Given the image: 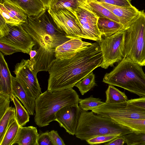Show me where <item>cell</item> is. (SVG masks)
Masks as SVG:
<instances>
[{
	"label": "cell",
	"mask_w": 145,
	"mask_h": 145,
	"mask_svg": "<svg viewBox=\"0 0 145 145\" xmlns=\"http://www.w3.org/2000/svg\"><path fill=\"white\" fill-rule=\"evenodd\" d=\"M79 96L72 88L49 91L41 93L36 99L34 121L41 127L54 121L56 113L63 107L79 103Z\"/></svg>",
	"instance_id": "cell-3"
},
{
	"label": "cell",
	"mask_w": 145,
	"mask_h": 145,
	"mask_svg": "<svg viewBox=\"0 0 145 145\" xmlns=\"http://www.w3.org/2000/svg\"><path fill=\"white\" fill-rule=\"evenodd\" d=\"M38 46L35 56L29 59L30 66L37 74L40 71H48L51 63L56 58L55 49Z\"/></svg>",
	"instance_id": "cell-14"
},
{
	"label": "cell",
	"mask_w": 145,
	"mask_h": 145,
	"mask_svg": "<svg viewBox=\"0 0 145 145\" xmlns=\"http://www.w3.org/2000/svg\"><path fill=\"white\" fill-rule=\"evenodd\" d=\"M0 3H2L14 16L21 22L22 24L26 22L28 16L22 10L7 2L0 1Z\"/></svg>",
	"instance_id": "cell-31"
},
{
	"label": "cell",
	"mask_w": 145,
	"mask_h": 145,
	"mask_svg": "<svg viewBox=\"0 0 145 145\" xmlns=\"http://www.w3.org/2000/svg\"><path fill=\"white\" fill-rule=\"evenodd\" d=\"M98 2L109 10L116 16L119 20L120 23L125 27L140 12V11L133 5L130 7H121L103 3Z\"/></svg>",
	"instance_id": "cell-17"
},
{
	"label": "cell",
	"mask_w": 145,
	"mask_h": 145,
	"mask_svg": "<svg viewBox=\"0 0 145 145\" xmlns=\"http://www.w3.org/2000/svg\"><path fill=\"white\" fill-rule=\"evenodd\" d=\"M9 28V34L0 38V42L11 46L21 51L29 54L30 51L36 45L32 37L21 24H7Z\"/></svg>",
	"instance_id": "cell-11"
},
{
	"label": "cell",
	"mask_w": 145,
	"mask_h": 145,
	"mask_svg": "<svg viewBox=\"0 0 145 145\" xmlns=\"http://www.w3.org/2000/svg\"><path fill=\"white\" fill-rule=\"evenodd\" d=\"M11 97L8 95L0 93V119L10 107Z\"/></svg>",
	"instance_id": "cell-35"
},
{
	"label": "cell",
	"mask_w": 145,
	"mask_h": 145,
	"mask_svg": "<svg viewBox=\"0 0 145 145\" xmlns=\"http://www.w3.org/2000/svg\"><path fill=\"white\" fill-rule=\"evenodd\" d=\"M128 101L130 103L145 110V97L131 99L129 100Z\"/></svg>",
	"instance_id": "cell-41"
},
{
	"label": "cell",
	"mask_w": 145,
	"mask_h": 145,
	"mask_svg": "<svg viewBox=\"0 0 145 145\" xmlns=\"http://www.w3.org/2000/svg\"><path fill=\"white\" fill-rule=\"evenodd\" d=\"M103 59L99 44L95 42L68 58H56L48 72L47 90L72 88L79 81L100 66Z\"/></svg>",
	"instance_id": "cell-1"
},
{
	"label": "cell",
	"mask_w": 145,
	"mask_h": 145,
	"mask_svg": "<svg viewBox=\"0 0 145 145\" xmlns=\"http://www.w3.org/2000/svg\"><path fill=\"white\" fill-rule=\"evenodd\" d=\"M9 29L7 23L3 16L0 15V38L7 35Z\"/></svg>",
	"instance_id": "cell-40"
},
{
	"label": "cell",
	"mask_w": 145,
	"mask_h": 145,
	"mask_svg": "<svg viewBox=\"0 0 145 145\" xmlns=\"http://www.w3.org/2000/svg\"><path fill=\"white\" fill-rule=\"evenodd\" d=\"M15 112L16 108L10 106L0 119V143L6 131L16 119Z\"/></svg>",
	"instance_id": "cell-26"
},
{
	"label": "cell",
	"mask_w": 145,
	"mask_h": 145,
	"mask_svg": "<svg viewBox=\"0 0 145 145\" xmlns=\"http://www.w3.org/2000/svg\"><path fill=\"white\" fill-rule=\"evenodd\" d=\"M122 136L125 138L127 145H145V134L132 132Z\"/></svg>",
	"instance_id": "cell-32"
},
{
	"label": "cell",
	"mask_w": 145,
	"mask_h": 145,
	"mask_svg": "<svg viewBox=\"0 0 145 145\" xmlns=\"http://www.w3.org/2000/svg\"><path fill=\"white\" fill-rule=\"evenodd\" d=\"M12 95L21 101L29 115H33L36 99L16 77L12 76Z\"/></svg>",
	"instance_id": "cell-16"
},
{
	"label": "cell",
	"mask_w": 145,
	"mask_h": 145,
	"mask_svg": "<svg viewBox=\"0 0 145 145\" xmlns=\"http://www.w3.org/2000/svg\"><path fill=\"white\" fill-rule=\"evenodd\" d=\"M141 67L123 58L112 71L105 74L103 82L145 97V74Z\"/></svg>",
	"instance_id": "cell-4"
},
{
	"label": "cell",
	"mask_w": 145,
	"mask_h": 145,
	"mask_svg": "<svg viewBox=\"0 0 145 145\" xmlns=\"http://www.w3.org/2000/svg\"><path fill=\"white\" fill-rule=\"evenodd\" d=\"M50 14L58 28L70 39L80 38L85 39L80 27L77 18L66 8L53 10L48 9Z\"/></svg>",
	"instance_id": "cell-10"
},
{
	"label": "cell",
	"mask_w": 145,
	"mask_h": 145,
	"mask_svg": "<svg viewBox=\"0 0 145 145\" xmlns=\"http://www.w3.org/2000/svg\"><path fill=\"white\" fill-rule=\"evenodd\" d=\"M71 11L77 18L85 39L99 42L102 38L97 25L99 17L93 11L87 0L74 11Z\"/></svg>",
	"instance_id": "cell-9"
},
{
	"label": "cell",
	"mask_w": 145,
	"mask_h": 145,
	"mask_svg": "<svg viewBox=\"0 0 145 145\" xmlns=\"http://www.w3.org/2000/svg\"><path fill=\"white\" fill-rule=\"evenodd\" d=\"M44 5L46 9L49 8V6L51 0H40Z\"/></svg>",
	"instance_id": "cell-43"
},
{
	"label": "cell",
	"mask_w": 145,
	"mask_h": 145,
	"mask_svg": "<svg viewBox=\"0 0 145 145\" xmlns=\"http://www.w3.org/2000/svg\"><path fill=\"white\" fill-rule=\"evenodd\" d=\"M119 136L112 135H101L94 137L86 141L91 145L98 144L109 142Z\"/></svg>",
	"instance_id": "cell-34"
},
{
	"label": "cell",
	"mask_w": 145,
	"mask_h": 145,
	"mask_svg": "<svg viewBox=\"0 0 145 145\" xmlns=\"http://www.w3.org/2000/svg\"><path fill=\"white\" fill-rule=\"evenodd\" d=\"M78 104L63 107L56 113L54 120L61 127L73 136L75 135L81 113Z\"/></svg>",
	"instance_id": "cell-13"
},
{
	"label": "cell",
	"mask_w": 145,
	"mask_h": 145,
	"mask_svg": "<svg viewBox=\"0 0 145 145\" xmlns=\"http://www.w3.org/2000/svg\"><path fill=\"white\" fill-rule=\"evenodd\" d=\"M91 44L83 41L80 38L71 39L55 49L56 58L60 59L70 58Z\"/></svg>",
	"instance_id": "cell-15"
},
{
	"label": "cell",
	"mask_w": 145,
	"mask_h": 145,
	"mask_svg": "<svg viewBox=\"0 0 145 145\" xmlns=\"http://www.w3.org/2000/svg\"><path fill=\"white\" fill-rule=\"evenodd\" d=\"M45 9L36 16H28L21 25L38 45L55 49L71 39L57 26L51 16Z\"/></svg>",
	"instance_id": "cell-2"
},
{
	"label": "cell",
	"mask_w": 145,
	"mask_h": 145,
	"mask_svg": "<svg viewBox=\"0 0 145 145\" xmlns=\"http://www.w3.org/2000/svg\"><path fill=\"white\" fill-rule=\"evenodd\" d=\"M19 8L28 16H36L46 9L40 0H0Z\"/></svg>",
	"instance_id": "cell-18"
},
{
	"label": "cell",
	"mask_w": 145,
	"mask_h": 145,
	"mask_svg": "<svg viewBox=\"0 0 145 145\" xmlns=\"http://www.w3.org/2000/svg\"><path fill=\"white\" fill-rule=\"evenodd\" d=\"M37 127L20 126L15 144L19 145H37L39 135Z\"/></svg>",
	"instance_id": "cell-20"
},
{
	"label": "cell",
	"mask_w": 145,
	"mask_h": 145,
	"mask_svg": "<svg viewBox=\"0 0 145 145\" xmlns=\"http://www.w3.org/2000/svg\"><path fill=\"white\" fill-rule=\"evenodd\" d=\"M137 134H145V119L122 118L112 120Z\"/></svg>",
	"instance_id": "cell-22"
},
{
	"label": "cell",
	"mask_w": 145,
	"mask_h": 145,
	"mask_svg": "<svg viewBox=\"0 0 145 145\" xmlns=\"http://www.w3.org/2000/svg\"><path fill=\"white\" fill-rule=\"evenodd\" d=\"M19 127L15 119L5 133L0 145L15 144Z\"/></svg>",
	"instance_id": "cell-29"
},
{
	"label": "cell",
	"mask_w": 145,
	"mask_h": 145,
	"mask_svg": "<svg viewBox=\"0 0 145 145\" xmlns=\"http://www.w3.org/2000/svg\"><path fill=\"white\" fill-rule=\"evenodd\" d=\"M125 138L122 136H120L114 140L107 142L105 144L106 145H123L126 143Z\"/></svg>",
	"instance_id": "cell-42"
},
{
	"label": "cell",
	"mask_w": 145,
	"mask_h": 145,
	"mask_svg": "<svg viewBox=\"0 0 145 145\" xmlns=\"http://www.w3.org/2000/svg\"><path fill=\"white\" fill-rule=\"evenodd\" d=\"M125 28L106 37H102L99 42L103 59L100 67L106 69L123 58L125 49Z\"/></svg>",
	"instance_id": "cell-7"
},
{
	"label": "cell",
	"mask_w": 145,
	"mask_h": 145,
	"mask_svg": "<svg viewBox=\"0 0 145 145\" xmlns=\"http://www.w3.org/2000/svg\"><path fill=\"white\" fill-rule=\"evenodd\" d=\"M105 103V102L102 101L99 98H95L91 95L84 99H80L79 106L81 110L88 111L92 110L94 108L101 105Z\"/></svg>",
	"instance_id": "cell-30"
},
{
	"label": "cell",
	"mask_w": 145,
	"mask_h": 145,
	"mask_svg": "<svg viewBox=\"0 0 145 145\" xmlns=\"http://www.w3.org/2000/svg\"><path fill=\"white\" fill-rule=\"evenodd\" d=\"M12 76L3 54L0 53V93L8 95L11 97Z\"/></svg>",
	"instance_id": "cell-19"
},
{
	"label": "cell",
	"mask_w": 145,
	"mask_h": 145,
	"mask_svg": "<svg viewBox=\"0 0 145 145\" xmlns=\"http://www.w3.org/2000/svg\"><path fill=\"white\" fill-rule=\"evenodd\" d=\"M49 134L53 145H65L62 138L59 135L57 131L52 130Z\"/></svg>",
	"instance_id": "cell-39"
},
{
	"label": "cell",
	"mask_w": 145,
	"mask_h": 145,
	"mask_svg": "<svg viewBox=\"0 0 145 145\" xmlns=\"http://www.w3.org/2000/svg\"><path fill=\"white\" fill-rule=\"evenodd\" d=\"M132 132L110 118L95 115L92 111L88 112L81 110L75 135L81 140L86 141L99 136H121Z\"/></svg>",
	"instance_id": "cell-5"
},
{
	"label": "cell",
	"mask_w": 145,
	"mask_h": 145,
	"mask_svg": "<svg viewBox=\"0 0 145 145\" xmlns=\"http://www.w3.org/2000/svg\"><path fill=\"white\" fill-rule=\"evenodd\" d=\"M98 28L102 37H106L124 29L125 27L121 24L107 18L99 17Z\"/></svg>",
	"instance_id": "cell-21"
},
{
	"label": "cell",
	"mask_w": 145,
	"mask_h": 145,
	"mask_svg": "<svg viewBox=\"0 0 145 145\" xmlns=\"http://www.w3.org/2000/svg\"><path fill=\"white\" fill-rule=\"evenodd\" d=\"M96 85L95 75L92 71L79 81L75 86L78 89L81 94L83 95Z\"/></svg>",
	"instance_id": "cell-28"
},
{
	"label": "cell",
	"mask_w": 145,
	"mask_h": 145,
	"mask_svg": "<svg viewBox=\"0 0 145 145\" xmlns=\"http://www.w3.org/2000/svg\"><path fill=\"white\" fill-rule=\"evenodd\" d=\"M48 131L39 135L37 141V145H53L50 137Z\"/></svg>",
	"instance_id": "cell-38"
},
{
	"label": "cell",
	"mask_w": 145,
	"mask_h": 145,
	"mask_svg": "<svg viewBox=\"0 0 145 145\" xmlns=\"http://www.w3.org/2000/svg\"><path fill=\"white\" fill-rule=\"evenodd\" d=\"M37 53V50H33L32 49L30 51L29 55L30 56V59H32L35 56Z\"/></svg>",
	"instance_id": "cell-44"
},
{
	"label": "cell",
	"mask_w": 145,
	"mask_h": 145,
	"mask_svg": "<svg viewBox=\"0 0 145 145\" xmlns=\"http://www.w3.org/2000/svg\"><path fill=\"white\" fill-rule=\"evenodd\" d=\"M0 14L4 18L7 24H22L1 3H0Z\"/></svg>",
	"instance_id": "cell-33"
},
{
	"label": "cell",
	"mask_w": 145,
	"mask_h": 145,
	"mask_svg": "<svg viewBox=\"0 0 145 145\" xmlns=\"http://www.w3.org/2000/svg\"><path fill=\"white\" fill-rule=\"evenodd\" d=\"M0 50L4 55H9L16 52H21L19 50L1 42H0Z\"/></svg>",
	"instance_id": "cell-37"
},
{
	"label": "cell",
	"mask_w": 145,
	"mask_h": 145,
	"mask_svg": "<svg viewBox=\"0 0 145 145\" xmlns=\"http://www.w3.org/2000/svg\"><path fill=\"white\" fill-rule=\"evenodd\" d=\"M87 1L93 11L99 17L107 18L120 23L116 16L98 2L93 0H87Z\"/></svg>",
	"instance_id": "cell-27"
},
{
	"label": "cell",
	"mask_w": 145,
	"mask_h": 145,
	"mask_svg": "<svg viewBox=\"0 0 145 145\" xmlns=\"http://www.w3.org/2000/svg\"><path fill=\"white\" fill-rule=\"evenodd\" d=\"M11 101L15 107V118L19 126H23L29 121V113L26 108L22 105L17 97L12 95Z\"/></svg>",
	"instance_id": "cell-24"
},
{
	"label": "cell",
	"mask_w": 145,
	"mask_h": 145,
	"mask_svg": "<svg viewBox=\"0 0 145 145\" xmlns=\"http://www.w3.org/2000/svg\"><path fill=\"white\" fill-rule=\"evenodd\" d=\"M87 0H51L49 8L55 10L66 8L73 11L78 7Z\"/></svg>",
	"instance_id": "cell-23"
},
{
	"label": "cell",
	"mask_w": 145,
	"mask_h": 145,
	"mask_svg": "<svg viewBox=\"0 0 145 145\" xmlns=\"http://www.w3.org/2000/svg\"><path fill=\"white\" fill-rule=\"evenodd\" d=\"M91 111L99 116L112 120L122 118L145 119V110L128 101L116 104L105 103Z\"/></svg>",
	"instance_id": "cell-8"
},
{
	"label": "cell",
	"mask_w": 145,
	"mask_h": 145,
	"mask_svg": "<svg viewBox=\"0 0 145 145\" xmlns=\"http://www.w3.org/2000/svg\"><path fill=\"white\" fill-rule=\"evenodd\" d=\"M123 58L145 66V12L140 14L125 27Z\"/></svg>",
	"instance_id": "cell-6"
},
{
	"label": "cell",
	"mask_w": 145,
	"mask_h": 145,
	"mask_svg": "<svg viewBox=\"0 0 145 145\" xmlns=\"http://www.w3.org/2000/svg\"><path fill=\"white\" fill-rule=\"evenodd\" d=\"M106 100L105 103L116 104L128 101L127 97L124 92L119 90L112 85H110L106 92Z\"/></svg>",
	"instance_id": "cell-25"
},
{
	"label": "cell",
	"mask_w": 145,
	"mask_h": 145,
	"mask_svg": "<svg viewBox=\"0 0 145 145\" xmlns=\"http://www.w3.org/2000/svg\"><path fill=\"white\" fill-rule=\"evenodd\" d=\"M117 6L128 7L132 6L131 0H93Z\"/></svg>",
	"instance_id": "cell-36"
},
{
	"label": "cell",
	"mask_w": 145,
	"mask_h": 145,
	"mask_svg": "<svg viewBox=\"0 0 145 145\" xmlns=\"http://www.w3.org/2000/svg\"><path fill=\"white\" fill-rule=\"evenodd\" d=\"M16 77L36 99L42 93L37 73L29 63V59H22L17 63L13 71Z\"/></svg>",
	"instance_id": "cell-12"
}]
</instances>
